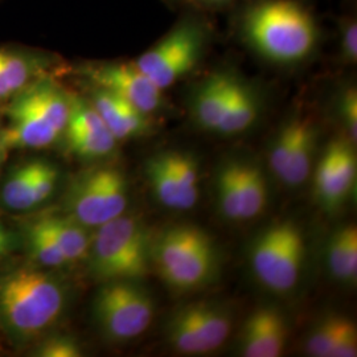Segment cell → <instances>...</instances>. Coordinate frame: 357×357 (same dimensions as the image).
<instances>
[{
	"mask_svg": "<svg viewBox=\"0 0 357 357\" xmlns=\"http://www.w3.org/2000/svg\"><path fill=\"white\" fill-rule=\"evenodd\" d=\"M217 202L221 215L231 220H241V197L237 178V162L221 167L217 175Z\"/></svg>",
	"mask_w": 357,
	"mask_h": 357,
	"instance_id": "obj_28",
	"label": "cell"
},
{
	"mask_svg": "<svg viewBox=\"0 0 357 357\" xmlns=\"http://www.w3.org/2000/svg\"><path fill=\"white\" fill-rule=\"evenodd\" d=\"M327 262L333 278L344 283L356 282L357 228L354 224L337 230L332 236Z\"/></svg>",
	"mask_w": 357,
	"mask_h": 357,
	"instance_id": "obj_22",
	"label": "cell"
},
{
	"mask_svg": "<svg viewBox=\"0 0 357 357\" xmlns=\"http://www.w3.org/2000/svg\"><path fill=\"white\" fill-rule=\"evenodd\" d=\"M90 94V103L101 115L105 125L116 141L137 138L151 130V116L109 90L96 88Z\"/></svg>",
	"mask_w": 357,
	"mask_h": 357,
	"instance_id": "obj_14",
	"label": "cell"
},
{
	"mask_svg": "<svg viewBox=\"0 0 357 357\" xmlns=\"http://www.w3.org/2000/svg\"><path fill=\"white\" fill-rule=\"evenodd\" d=\"M357 356V332L352 320H348L332 348L331 357Z\"/></svg>",
	"mask_w": 357,
	"mask_h": 357,
	"instance_id": "obj_36",
	"label": "cell"
},
{
	"mask_svg": "<svg viewBox=\"0 0 357 357\" xmlns=\"http://www.w3.org/2000/svg\"><path fill=\"white\" fill-rule=\"evenodd\" d=\"M151 261L169 287L191 291L213 277L216 246L204 230L178 225L163 230L153 240Z\"/></svg>",
	"mask_w": 357,
	"mask_h": 357,
	"instance_id": "obj_6",
	"label": "cell"
},
{
	"mask_svg": "<svg viewBox=\"0 0 357 357\" xmlns=\"http://www.w3.org/2000/svg\"><path fill=\"white\" fill-rule=\"evenodd\" d=\"M128 204V180L114 167H97L79 174L65 197L68 216L86 228H98L123 215Z\"/></svg>",
	"mask_w": 357,
	"mask_h": 357,
	"instance_id": "obj_7",
	"label": "cell"
},
{
	"mask_svg": "<svg viewBox=\"0 0 357 357\" xmlns=\"http://www.w3.org/2000/svg\"><path fill=\"white\" fill-rule=\"evenodd\" d=\"M11 246V241H10V234L7 233V230L4 233H0V257L6 255L8 248Z\"/></svg>",
	"mask_w": 357,
	"mask_h": 357,
	"instance_id": "obj_37",
	"label": "cell"
},
{
	"mask_svg": "<svg viewBox=\"0 0 357 357\" xmlns=\"http://www.w3.org/2000/svg\"><path fill=\"white\" fill-rule=\"evenodd\" d=\"M93 315L109 340L128 342L150 327L155 305L137 281L103 282L93 301Z\"/></svg>",
	"mask_w": 357,
	"mask_h": 357,
	"instance_id": "obj_8",
	"label": "cell"
},
{
	"mask_svg": "<svg viewBox=\"0 0 357 357\" xmlns=\"http://www.w3.org/2000/svg\"><path fill=\"white\" fill-rule=\"evenodd\" d=\"M81 73L93 86L114 93L144 114L151 116L166 109L165 90L158 88L132 61L89 64Z\"/></svg>",
	"mask_w": 357,
	"mask_h": 357,
	"instance_id": "obj_9",
	"label": "cell"
},
{
	"mask_svg": "<svg viewBox=\"0 0 357 357\" xmlns=\"http://www.w3.org/2000/svg\"><path fill=\"white\" fill-rule=\"evenodd\" d=\"M40 163L41 160H32L17 167L6 180L1 199L7 208L13 211H26L35 206L33 190Z\"/></svg>",
	"mask_w": 357,
	"mask_h": 357,
	"instance_id": "obj_24",
	"label": "cell"
},
{
	"mask_svg": "<svg viewBox=\"0 0 357 357\" xmlns=\"http://www.w3.org/2000/svg\"><path fill=\"white\" fill-rule=\"evenodd\" d=\"M26 236V246L38 265L45 268H59L68 264L43 218L28 225Z\"/></svg>",
	"mask_w": 357,
	"mask_h": 357,
	"instance_id": "obj_27",
	"label": "cell"
},
{
	"mask_svg": "<svg viewBox=\"0 0 357 357\" xmlns=\"http://www.w3.org/2000/svg\"><path fill=\"white\" fill-rule=\"evenodd\" d=\"M294 222L282 221L264 230L255 240L250 252V262L257 280L265 287L273 277L274 268L281 257L287 234Z\"/></svg>",
	"mask_w": 357,
	"mask_h": 357,
	"instance_id": "obj_18",
	"label": "cell"
},
{
	"mask_svg": "<svg viewBox=\"0 0 357 357\" xmlns=\"http://www.w3.org/2000/svg\"><path fill=\"white\" fill-rule=\"evenodd\" d=\"M168 168L178 184L183 208L190 209L199 199V167L188 153L168 151L163 153Z\"/></svg>",
	"mask_w": 357,
	"mask_h": 357,
	"instance_id": "obj_25",
	"label": "cell"
},
{
	"mask_svg": "<svg viewBox=\"0 0 357 357\" xmlns=\"http://www.w3.org/2000/svg\"><path fill=\"white\" fill-rule=\"evenodd\" d=\"M48 66L45 56L15 48H0V101L11 100Z\"/></svg>",
	"mask_w": 357,
	"mask_h": 357,
	"instance_id": "obj_16",
	"label": "cell"
},
{
	"mask_svg": "<svg viewBox=\"0 0 357 357\" xmlns=\"http://www.w3.org/2000/svg\"><path fill=\"white\" fill-rule=\"evenodd\" d=\"M151 236L139 218L121 215L97 228L90 243V271L96 280L138 281L151 264Z\"/></svg>",
	"mask_w": 357,
	"mask_h": 357,
	"instance_id": "obj_5",
	"label": "cell"
},
{
	"mask_svg": "<svg viewBox=\"0 0 357 357\" xmlns=\"http://www.w3.org/2000/svg\"><path fill=\"white\" fill-rule=\"evenodd\" d=\"M287 340V324L273 307H261L243 324L240 354L246 357L281 356Z\"/></svg>",
	"mask_w": 357,
	"mask_h": 357,
	"instance_id": "obj_13",
	"label": "cell"
},
{
	"mask_svg": "<svg viewBox=\"0 0 357 357\" xmlns=\"http://www.w3.org/2000/svg\"><path fill=\"white\" fill-rule=\"evenodd\" d=\"M339 56L345 64L357 63V19L355 13H345L337 22Z\"/></svg>",
	"mask_w": 357,
	"mask_h": 357,
	"instance_id": "obj_31",
	"label": "cell"
},
{
	"mask_svg": "<svg viewBox=\"0 0 357 357\" xmlns=\"http://www.w3.org/2000/svg\"><path fill=\"white\" fill-rule=\"evenodd\" d=\"M146 175L156 200L169 209L184 211L178 184L172 176L163 153L153 156L146 165Z\"/></svg>",
	"mask_w": 357,
	"mask_h": 357,
	"instance_id": "obj_26",
	"label": "cell"
},
{
	"mask_svg": "<svg viewBox=\"0 0 357 357\" xmlns=\"http://www.w3.org/2000/svg\"><path fill=\"white\" fill-rule=\"evenodd\" d=\"M59 181V171L54 166L41 160L38 168V176L35 181V190H33V203L35 206L44 203L47 199H50Z\"/></svg>",
	"mask_w": 357,
	"mask_h": 357,
	"instance_id": "obj_35",
	"label": "cell"
},
{
	"mask_svg": "<svg viewBox=\"0 0 357 357\" xmlns=\"http://www.w3.org/2000/svg\"><path fill=\"white\" fill-rule=\"evenodd\" d=\"M237 75L227 68L217 69L192 89L188 107L193 122L202 130L216 132Z\"/></svg>",
	"mask_w": 357,
	"mask_h": 357,
	"instance_id": "obj_12",
	"label": "cell"
},
{
	"mask_svg": "<svg viewBox=\"0 0 357 357\" xmlns=\"http://www.w3.org/2000/svg\"><path fill=\"white\" fill-rule=\"evenodd\" d=\"M317 144V126L311 116H301L293 155L282 181L289 187H299L306 181L314 160Z\"/></svg>",
	"mask_w": 357,
	"mask_h": 357,
	"instance_id": "obj_20",
	"label": "cell"
},
{
	"mask_svg": "<svg viewBox=\"0 0 357 357\" xmlns=\"http://www.w3.org/2000/svg\"><path fill=\"white\" fill-rule=\"evenodd\" d=\"M72 94L51 77H40L11 98L1 149H43L64 134Z\"/></svg>",
	"mask_w": 357,
	"mask_h": 357,
	"instance_id": "obj_3",
	"label": "cell"
},
{
	"mask_svg": "<svg viewBox=\"0 0 357 357\" xmlns=\"http://www.w3.org/2000/svg\"><path fill=\"white\" fill-rule=\"evenodd\" d=\"M336 109L347 130L348 139L352 143H356L357 89L355 85H347L340 90L336 101Z\"/></svg>",
	"mask_w": 357,
	"mask_h": 357,
	"instance_id": "obj_33",
	"label": "cell"
},
{
	"mask_svg": "<svg viewBox=\"0 0 357 357\" xmlns=\"http://www.w3.org/2000/svg\"><path fill=\"white\" fill-rule=\"evenodd\" d=\"M32 355L38 357H81L84 354L76 339L66 335H52L38 343Z\"/></svg>",
	"mask_w": 357,
	"mask_h": 357,
	"instance_id": "obj_32",
	"label": "cell"
},
{
	"mask_svg": "<svg viewBox=\"0 0 357 357\" xmlns=\"http://www.w3.org/2000/svg\"><path fill=\"white\" fill-rule=\"evenodd\" d=\"M191 320L199 336L203 354L216 351L224 344L231 331V318L225 308L208 302H196L181 307Z\"/></svg>",
	"mask_w": 357,
	"mask_h": 357,
	"instance_id": "obj_17",
	"label": "cell"
},
{
	"mask_svg": "<svg viewBox=\"0 0 357 357\" xmlns=\"http://www.w3.org/2000/svg\"><path fill=\"white\" fill-rule=\"evenodd\" d=\"M6 231V229H4V227L0 224V233H4Z\"/></svg>",
	"mask_w": 357,
	"mask_h": 357,
	"instance_id": "obj_38",
	"label": "cell"
},
{
	"mask_svg": "<svg viewBox=\"0 0 357 357\" xmlns=\"http://www.w3.org/2000/svg\"><path fill=\"white\" fill-rule=\"evenodd\" d=\"M68 291L59 277L32 266L0 274V328L16 344L50 330L64 312Z\"/></svg>",
	"mask_w": 357,
	"mask_h": 357,
	"instance_id": "obj_2",
	"label": "cell"
},
{
	"mask_svg": "<svg viewBox=\"0 0 357 357\" xmlns=\"http://www.w3.org/2000/svg\"><path fill=\"white\" fill-rule=\"evenodd\" d=\"M237 178L241 197V220L259 216L268 204V187L262 171L255 165L237 162Z\"/></svg>",
	"mask_w": 357,
	"mask_h": 357,
	"instance_id": "obj_23",
	"label": "cell"
},
{
	"mask_svg": "<svg viewBox=\"0 0 357 357\" xmlns=\"http://www.w3.org/2000/svg\"><path fill=\"white\" fill-rule=\"evenodd\" d=\"M305 261V240L296 224H293L287 234L281 257L274 268L273 277L268 282L270 291L286 294L291 291L299 281Z\"/></svg>",
	"mask_w": 357,
	"mask_h": 357,
	"instance_id": "obj_19",
	"label": "cell"
},
{
	"mask_svg": "<svg viewBox=\"0 0 357 357\" xmlns=\"http://www.w3.org/2000/svg\"><path fill=\"white\" fill-rule=\"evenodd\" d=\"M262 107V96L258 88L237 75L216 134L230 137L248 131L259 119Z\"/></svg>",
	"mask_w": 357,
	"mask_h": 357,
	"instance_id": "obj_15",
	"label": "cell"
},
{
	"mask_svg": "<svg viewBox=\"0 0 357 357\" xmlns=\"http://www.w3.org/2000/svg\"><path fill=\"white\" fill-rule=\"evenodd\" d=\"M43 221L63 252L66 262H76L88 255L91 238L86 227L68 215L43 217Z\"/></svg>",
	"mask_w": 357,
	"mask_h": 357,
	"instance_id": "obj_21",
	"label": "cell"
},
{
	"mask_svg": "<svg viewBox=\"0 0 357 357\" xmlns=\"http://www.w3.org/2000/svg\"><path fill=\"white\" fill-rule=\"evenodd\" d=\"M69 149L78 156L98 159L114 150L116 139L90 101L72 97L64 131Z\"/></svg>",
	"mask_w": 357,
	"mask_h": 357,
	"instance_id": "obj_11",
	"label": "cell"
},
{
	"mask_svg": "<svg viewBox=\"0 0 357 357\" xmlns=\"http://www.w3.org/2000/svg\"><path fill=\"white\" fill-rule=\"evenodd\" d=\"M0 149H1V146H0Z\"/></svg>",
	"mask_w": 357,
	"mask_h": 357,
	"instance_id": "obj_39",
	"label": "cell"
},
{
	"mask_svg": "<svg viewBox=\"0 0 357 357\" xmlns=\"http://www.w3.org/2000/svg\"><path fill=\"white\" fill-rule=\"evenodd\" d=\"M348 320L337 315L321 320L307 339V354L314 357H331L332 348Z\"/></svg>",
	"mask_w": 357,
	"mask_h": 357,
	"instance_id": "obj_30",
	"label": "cell"
},
{
	"mask_svg": "<svg viewBox=\"0 0 357 357\" xmlns=\"http://www.w3.org/2000/svg\"><path fill=\"white\" fill-rule=\"evenodd\" d=\"M301 116H302L301 113L293 115L282 126L278 135L274 139L273 146H271L270 168H271L273 174L281 180L286 174V169L289 167L291 155H293L294 144H295V139H296Z\"/></svg>",
	"mask_w": 357,
	"mask_h": 357,
	"instance_id": "obj_29",
	"label": "cell"
},
{
	"mask_svg": "<svg viewBox=\"0 0 357 357\" xmlns=\"http://www.w3.org/2000/svg\"><path fill=\"white\" fill-rule=\"evenodd\" d=\"M216 35L208 13L183 11L166 33L132 63L167 90L191 75L203 61Z\"/></svg>",
	"mask_w": 357,
	"mask_h": 357,
	"instance_id": "obj_4",
	"label": "cell"
},
{
	"mask_svg": "<svg viewBox=\"0 0 357 357\" xmlns=\"http://www.w3.org/2000/svg\"><path fill=\"white\" fill-rule=\"evenodd\" d=\"M171 10L213 13L234 10L246 0H162Z\"/></svg>",
	"mask_w": 357,
	"mask_h": 357,
	"instance_id": "obj_34",
	"label": "cell"
},
{
	"mask_svg": "<svg viewBox=\"0 0 357 357\" xmlns=\"http://www.w3.org/2000/svg\"><path fill=\"white\" fill-rule=\"evenodd\" d=\"M356 175V153L352 142L336 138L328 143L315 171L314 185L319 204L327 212L337 211L354 191Z\"/></svg>",
	"mask_w": 357,
	"mask_h": 357,
	"instance_id": "obj_10",
	"label": "cell"
},
{
	"mask_svg": "<svg viewBox=\"0 0 357 357\" xmlns=\"http://www.w3.org/2000/svg\"><path fill=\"white\" fill-rule=\"evenodd\" d=\"M233 35L264 63L295 68L315 57L324 31L303 0H246L233 10Z\"/></svg>",
	"mask_w": 357,
	"mask_h": 357,
	"instance_id": "obj_1",
	"label": "cell"
}]
</instances>
